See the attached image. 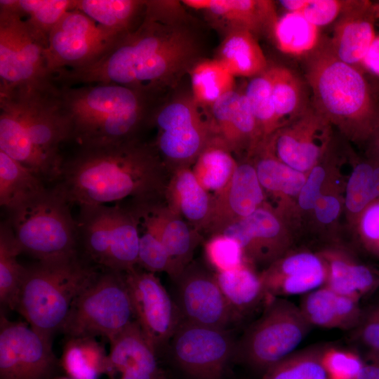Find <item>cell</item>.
Returning <instances> with one entry per match:
<instances>
[{"label": "cell", "instance_id": "obj_1", "mask_svg": "<svg viewBox=\"0 0 379 379\" xmlns=\"http://www.w3.org/2000/svg\"><path fill=\"white\" fill-rule=\"evenodd\" d=\"M194 44L183 31L145 16L138 28L117 41L93 64L58 72L63 86L115 84L149 93L183 69L194 53Z\"/></svg>", "mask_w": 379, "mask_h": 379}, {"label": "cell", "instance_id": "obj_2", "mask_svg": "<svg viewBox=\"0 0 379 379\" xmlns=\"http://www.w3.org/2000/svg\"><path fill=\"white\" fill-rule=\"evenodd\" d=\"M69 139L72 126L56 86L0 94V150L43 181L59 180L60 146Z\"/></svg>", "mask_w": 379, "mask_h": 379}, {"label": "cell", "instance_id": "obj_3", "mask_svg": "<svg viewBox=\"0 0 379 379\" xmlns=\"http://www.w3.org/2000/svg\"><path fill=\"white\" fill-rule=\"evenodd\" d=\"M156 182V162L151 152L133 140L81 147L64 161L55 185L67 201L81 206L105 205L128 196L141 197Z\"/></svg>", "mask_w": 379, "mask_h": 379}, {"label": "cell", "instance_id": "obj_4", "mask_svg": "<svg viewBox=\"0 0 379 379\" xmlns=\"http://www.w3.org/2000/svg\"><path fill=\"white\" fill-rule=\"evenodd\" d=\"M60 97L81 147L133 140L145 117L149 92L115 84L62 86Z\"/></svg>", "mask_w": 379, "mask_h": 379}, {"label": "cell", "instance_id": "obj_5", "mask_svg": "<svg viewBox=\"0 0 379 379\" xmlns=\"http://www.w3.org/2000/svg\"><path fill=\"white\" fill-rule=\"evenodd\" d=\"M306 78L314 109L346 138L361 141L379 129L364 77L356 67L334 56L328 46L312 53Z\"/></svg>", "mask_w": 379, "mask_h": 379}, {"label": "cell", "instance_id": "obj_6", "mask_svg": "<svg viewBox=\"0 0 379 379\" xmlns=\"http://www.w3.org/2000/svg\"><path fill=\"white\" fill-rule=\"evenodd\" d=\"M97 267L79 254L38 261L26 267L15 310L33 330L52 340L62 330L76 297L98 272Z\"/></svg>", "mask_w": 379, "mask_h": 379}, {"label": "cell", "instance_id": "obj_7", "mask_svg": "<svg viewBox=\"0 0 379 379\" xmlns=\"http://www.w3.org/2000/svg\"><path fill=\"white\" fill-rule=\"evenodd\" d=\"M55 186L9 211L8 223L22 248L38 261L79 254L77 221Z\"/></svg>", "mask_w": 379, "mask_h": 379}, {"label": "cell", "instance_id": "obj_8", "mask_svg": "<svg viewBox=\"0 0 379 379\" xmlns=\"http://www.w3.org/2000/svg\"><path fill=\"white\" fill-rule=\"evenodd\" d=\"M133 321L124 273L103 269L76 297L61 331L67 337L102 336L109 342Z\"/></svg>", "mask_w": 379, "mask_h": 379}, {"label": "cell", "instance_id": "obj_9", "mask_svg": "<svg viewBox=\"0 0 379 379\" xmlns=\"http://www.w3.org/2000/svg\"><path fill=\"white\" fill-rule=\"evenodd\" d=\"M76 220L78 248L90 263L126 272L138 263L140 236L132 216L117 206H81Z\"/></svg>", "mask_w": 379, "mask_h": 379}, {"label": "cell", "instance_id": "obj_10", "mask_svg": "<svg viewBox=\"0 0 379 379\" xmlns=\"http://www.w3.org/2000/svg\"><path fill=\"white\" fill-rule=\"evenodd\" d=\"M312 327L298 306L274 298L236 342L234 360L263 373L295 352Z\"/></svg>", "mask_w": 379, "mask_h": 379}, {"label": "cell", "instance_id": "obj_11", "mask_svg": "<svg viewBox=\"0 0 379 379\" xmlns=\"http://www.w3.org/2000/svg\"><path fill=\"white\" fill-rule=\"evenodd\" d=\"M46 48L18 13L0 8V94L55 86Z\"/></svg>", "mask_w": 379, "mask_h": 379}, {"label": "cell", "instance_id": "obj_12", "mask_svg": "<svg viewBox=\"0 0 379 379\" xmlns=\"http://www.w3.org/2000/svg\"><path fill=\"white\" fill-rule=\"evenodd\" d=\"M123 37L77 9L69 11L49 34L45 50L48 71L54 78L60 71L88 66Z\"/></svg>", "mask_w": 379, "mask_h": 379}, {"label": "cell", "instance_id": "obj_13", "mask_svg": "<svg viewBox=\"0 0 379 379\" xmlns=\"http://www.w3.org/2000/svg\"><path fill=\"white\" fill-rule=\"evenodd\" d=\"M168 344L174 364L187 379H222L236 341L228 328L181 321Z\"/></svg>", "mask_w": 379, "mask_h": 379}, {"label": "cell", "instance_id": "obj_14", "mask_svg": "<svg viewBox=\"0 0 379 379\" xmlns=\"http://www.w3.org/2000/svg\"><path fill=\"white\" fill-rule=\"evenodd\" d=\"M58 365L52 340L1 312L0 379H51Z\"/></svg>", "mask_w": 379, "mask_h": 379}, {"label": "cell", "instance_id": "obj_15", "mask_svg": "<svg viewBox=\"0 0 379 379\" xmlns=\"http://www.w3.org/2000/svg\"><path fill=\"white\" fill-rule=\"evenodd\" d=\"M135 320L157 354L169 343L181 318L175 304L157 277L135 268L124 272Z\"/></svg>", "mask_w": 379, "mask_h": 379}, {"label": "cell", "instance_id": "obj_16", "mask_svg": "<svg viewBox=\"0 0 379 379\" xmlns=\"http://www.w3.org/2000/svg\"><path fill=\"white\" fill-rule=\"evenodd\" d=\"M333 126L315 109H306L299 117L270 138L268 151L279 161L307 173L331 147Z\"/></svg>", "mask_w": 379, "mask_h": 379}, {"label": "cell", "instance_id": "obj_17", "mask_svg": "<svg viewBox=\"0 0 379 379\" xmlns=\"http://www.w3.org/2000/svg\"><path fill=\"white\" fill-rule=\"evenodd\" d=\"M176 280L175 302L181 321L220 328L236 322L215 276L192 269L184 270Z\"/></svg>", "mask_w": 379, "mask_h": 379}, {"label": "cell", "instance_id": "obj_18", "mask_svg": "<svg viewBox=\"0 0 379 379\" xmlns=\"http://www.w3.org/2000/svg\"><path fill=\"white\" fill-rule=\"evenodd\" d=\"M222 235L237 241L247 260L270 264L290 251L293 239L281 218L263 207L230 225Z\"/></svg>", "mask_w": 379, "mask_h": 379}, {"label": "cell", "instance_id": "obj_19", "mask_svg": "<svg viewBox=\"0 0 379 379\" xmlns=\"http://www.w3.org/2000/svg\"><path fill=\"white\" fill-rule=\"evenodd\" d=\"M326 277V266L320 254L306 251H288L260 274L269 300L305 295L324 286Z\"/></svg>", "mask_w": 379, "mask_h": 379}, {"label": "cell", "instance_id": "obj_20", "mask_svg": "<svg viewBox=\"0 0 379 379\" xmlns=\"http://www.w3.org/2000/svg\"><path fill=\"white\" fill-rule=\"evenodd\" d=\"M109 344L105 373L109 379H168L135 320Z\"/></svg>", "mask_w": 379, "mask_h": 379}, {"label": "cell", "instance_id": "obj_21", "mask_svg": "<svg viewBox=\"0 0 379 379\" xmlns=\"http://www.w3.org/2000/svg\"><path fill=\"white\" fill-rule=\"evenodd\" d=\"M188 7L203 11L228 26L254 35L272 32L278 19L273 1L268 0H184Z\"/></svg>", "mask_w": 379, "mask_h": 379}, {"label": "cell", "instance_id": "obj_22", "mask_svg": "<svg viewBox=\"0 0 379 379\" xmlns=\"http://www.w3.org/2000/svg\"><path fill=\"white\" fill-rule=\"evenodd\" d=\"M373 15L370 4L359 1L339 18L328 46L334 56L352 66L361 64L375 38Z\"/></svg>", "mask_w": 379, "mask_h": 379}, {"label": "cell", "instance_id": "obj_23", "mask_svg": "<svg viewBox=\"0 0 379 379\" xmlns=\"http://www.w3.org/2000/svg\"><path fill=\"white\" fill-rule=\"evenodd\" d=\"M298 307L312 326L326 328H355L363 316L359 299L324 286L305 294Z\"/></svg>", "mask_w": 379, "mask_h": 379}, {"label": "cell", "instance_id": "obj_24", "mask_svg": "<svg viewBox=\"0 0 379 379\" xmlns=\"http://www.w3.org/2000/svg\"><path fill=\"white\" fill-rule=\"evenodd\" d=\"M319 253L327 270L324 286L359 300L376 286L379 279L373 270L359 262L345 250L329 248Z\"/></svg>", "mask_w": 379, "mask_h": 379}, {"label": "cell", "instance_id": "obj_25", "mask_svg": "<svg viewBox=\"0 0 379 379\" xmlns=\"http://www.w3.org/2000/svg\"><path fill=\"white\" fill-rule=\"evenodd\" d=\"M215 277L236 322L252 313L261 302L267 303L270 300L260 274L247 262L230 270L217 272Z\"/></svg>", "mask_w": 379, "mask_h": 379}, {"label": "cell", "instance_id": "obj_26", "mask_svg": "<svg viewBox=\"0 0 379 379\" xmlns=\"http://www.w3.org/2000/svg\"><path fill=\"white\" fill-rule=\"evenodd\" d=\"M215 59L234 77L253 78L269 67L255 35L243 29L228 30Z\"/></svg>", "mask_w": 379, "mask_h": 379}, {"label": "cell", "instance_id": "obj_27", "mask_svg": "<svg viewBox=\"0 0 379 379\" xmlns=\"http://www.w3.org/2000/svg\"><path fill=\"white\" fill-rule=\"evenodd\" d=\"M204 140V126L199 107L187 109L159 131L157 145L166 157L186 159L198 152Z\"/></svg>", "mask_w": 379, "mask_h": 379}, {"label": "cell", "instance_id": "obj_28", "mask_svg": "<svg viewBox=\"0 0 379 379\" xmlns=\"http://www.w3.org/2000/svg\"><path fill=\"white\" fill-rule=\"evenodd\" d=\"M147 1L75 0L74 8L99 25L124 36L137 29L140 15H145Z\"/></svg>", "mask_w": 379, "mask_h": 379}, {"label": "cell", "instance_id": "obj_29", "mask_svg": "<svg viewBox=\"0 0 379 379\" xmlns=\"http://www.w3.org/2000/svg\"><path fill=\"white\" fill-rule=\"evenodd\" d=\"M255 167L262 188L279 199L286 214L291 217L296 215L297 199L307 174L289 167L269 152Z\"/></svg>", "mask_w": 379, "mask_h": 379}, {"label": "cell", "instance_id": "obj_30", "mask_svg": "<svg viewBox=\"0 0 379 379\" xmlns=\"http://www.w3.org/2000/svg\"><path fill=\"white\" fill-rule=\"evenodd\" d=\"M107 357L95 337H67L60 364L72 379H99L106 373Z\"/></svg>", "mask_w": 379, "mask_h": 379}, {"label": "cell", "instance_id": "obj_31", "mask_svg": "<svg viewBox=\"0 0 379 379\" xmlns=\"http://www.w3.org/2000/svg\"><path fill=\"white\" fill-rule=\"evenodd\" d=\"M47 188L30 168L0 150V204L8 211Z\"/></svg>", "mask_w": 379, "mask_h": 379}, {"label": "cell", "instance_id": "obj_32", "mask_svg": "<svg viewBox=\"0 0 379 379\" xmlns=\"http://www.w3.org/2000/svg\"><path fill=\"white\" fill-rule=\"evenodd\" d=\"M75 0H1L0 8L18 13L29 29L46 45L48 36L63 15L74 8Z\"/></svg>", "mask_w": 379, "mask_h": 379}, {"label": "cell", "instance_id": "obj_33", "mask_svg": "<svg viewBox=\"0 0 379 379\" xmlns=\"http://www.w3.org/2000/svg\"><path fill=\"white\" fill-rule=\"evenodd\" d=\"M271 35L281 52L301 56L312 53L318 48L319 27L308 22L300 13L287 12L278 18Z\"/></svg>", "mask_w": 379, "mask_h": 379}, {"label": "cell", "instance_id": "obj_34", "mask_svg": "<svg viewBox=\"0 0 379 379\" xmlns=\"http://www.w3.org/2000/svg\"><path fill=\"white\" fill-rule=\"evenodd\" d=\"M22 248L8 222L0 227V302L10 310L16 309L26 267L18 261Z\"/></svg>", "mask_w": 379, "mask_h": 379}, {"label": "cell", "instance_id": "obj_35", "mask_svg": "<svg viewBox=\"0 0 379 379\" xmlns=\"http://www.w3.org/2000/svg\"><path fill=\"white\" fill-rule=\"evenodd\" d=\"M193 99L198 105L212 106L234 90V77L216 59L198 62L191 72Z\"/></svg>", "mask_w": 379, "mask_h": 379}, {"label": "cell", "instance_id": "obj_36", "mask_svg": "<svg viewBox=\"0 0 379 379\" xmlns=\"http://www.w3.org/2000/svg\"><path fill=\"white\" fill-rule=\"evenodd\" d=\"M326 345L295 351L268 368L261 379H327L323 362Z\"/></svg>", "mask_w": 379, "mask_h": 379}, {"label": "cell", "instance_id": "obj_37", "mask_svg": "<svg viewBox=\"0 0 379 379\" xmlns=\"http://www.w3.org/2000/svg\"><path fill=\"white\" fill-rule=\"evenodd\" d=\"M352 168L345 184L344 207L353 223L360 213L378 199L374 173V161L357 160Z\"/></svg>", "mask_w": 379, "mask_h": 379}, {"label": "cell", "instance_id": "obj_38", "mask_svg": "<svg viewBox=\"0 0 379 379\" xmlns=\"http://www.w3.org/2000/svg\"><path fill=\"white\" fill-rule=\"evenodd\" d=\"M269 69L274 108L281 128L306 109H302V86L291 69L283 66H272Z\"/></svg>", "mask_w": 379, "mask_h": 379}, {"label": "cell", "instance_id": "obj_39", "mask_svg": "<svg viewBox=\"0 0 379 379\" xmlns=\"http://www.w3.org/2000/svg\"><path fill=\"white\" fill-rule=\"evenodd\" d=\"M264 201L263 188L255 167L249 164L237 166L230 179L229 203L240 218L260 208Z\"/></svg>", "mask_w": 379, "mask_h": 379}, {"label": "cell", "instance_id": "obj_40", "mask_svg": "<svg viewBox=\"0 0 379 379\" xmlns=\"http://www.w3.org/2000/svg\"><path fill=\"white\" fill-rule=\"evenodd\" d=\"M269 67L251 78L244 91L263 138H270L281 128L273 101Z\"/></svg>", "mask_w": 379, "mask_h": 379}, {"label": "cell", "instance_id": "obj_41", "mask_svg": "<svg viewBox=\"0 0 379 379\" xmlns=\"http://www.w3.org/2000/svg\"><path fill=\"white\" fill-rule=\"evenodd\" d=\"M153 228L170 255L173 277L177 279L184 271L186 260L193 247L192 239L187 225L180 220H173L161 225L157 220H151Z\"/></svg>", "mask_w": 379, "mask_h": 379}, {"label": "cell", "instance_id": "obj_42", "mask_svg": "<svg viewBox=\"0 0 379 379\" xmlns=\"http://www.w3.org/2000/svg\"><path fill=\"white\" fill-rule=\"evenodd\" d=\"M328 151L307 173L306 181L297 199V213L312 212L319 195L326 189L342 180L339 179V170L337 169L338 165L328 159Z\"/></svg>", "mask_w": 379, "mask_h": 379}, {"label": "cell", "instance_id": "obj_43", "mask_svg": "<svg viewBox=\"0 0 379 379\" xmlns=\"http://www.w3.org/2000/svg\"><path fill=\"white\" fill-rule=\"evenodd\" d=\"M235 167L233 159L224 150H207L199 159L200 178L198 180H201L204 188L218 190L231 179Z\"/></svg>", "mask_w": 379, "mask_h": 379}, {"label": "cell", "instance_id": "obj_44", "mask_svg": "<svg viewBox=\"0 0 379 379\" xmlns=\"http://www.w3.org/2000/svg\"><path fill=\"white\" fill-rule=\"evenodd\" d=\"M180 208L189 219L199 220L208 211V199L204 187L198 178L190 171L180 174L176 182Z\"/></svg>", "mask_w": 379, "mask_h": 379}, {"label": "cell", "instance_id": "obj_45", "mask_svg": "<svg viewBox=\"0 0 379 379\" xmlns=\"http://www.w3.org/2000/svg\"><path fill=\"white\" fill-rule=\"evenodd\" d=\"M140 237L138 263L149 272L166 271L173 277L172 260L157 235L151 220Z\"/></svg>", "mask_w": 379, "mask_h": 379}, {"label": "cell", "instance_id": "obj_46", "mask_svg": "<svg viewBox=\"0 0 379 379\" xmlns=\"http://www.w3.org/2000/svg\"><path fill=\"white\" fill-rule=\"evenodd\" d=\"M206 253L217 272L239 267L248 260L240 245L224 235L212 239L206 245Z\"/></svg>", "mask_w": 379, "mask_h": 379}, {"label": "cell", "instance_id": "obj_47", "mask_svg": "<svg viewBox=\"0 0 379 379\" xmlns=\"http://www.w3.org/2000/svg\"><path fill=\"white\" fill-rule=\"evenodd\" d=\"M358 3L359 1L349 0H308L300 13L308 22L320 28L340 18Z\"/></svg>", "mask_w": 379, "mask_h": 379}, {"label": "cell", "instance_id": "obj_48", "mask_svg": "<svg viewBox=\"0 0 379 379\" xmlns=\"http://www.w3.org/2000/svg\"><path fill=\"white\" fill-rule=\"evenodd\" d=\"M323 362L328 374L334 379H357L364 364L355 354L327 346L324 352Z\"/></svg>", "mask_w": 379, "mask_h": 379}, {"label": "cell", "instance_id": "obj_49", "mask_svg": "<svg viewBox=\"0 0 379 379\" xmlns=\"http://www.w3.org/2000/svg\"><path fill=\"white\" fill-rule=\"evenodd\" d=\"M224 134L233 140L247 139L253 141L259 135H262L244 92L241 94L232 119Z\"/></svg>", "mask_w": 379, "mask_h": 379}, {"label": "cell", "instance_id": "obj_50", "mask_svg": "<svg viewBox=\"0 0 379 379\" xmlns=\"http://www.w3.org/2000/svg\"><path fill=\"white\" fill-rule=\"evenodd\" d=\"M354 224L364 248L369 253L379 258V199L368 205Z\"/></svg>", "mask_w": 379, "mask_h": 379}, {"label": "cell", "instance_id": "obj_51", "mask_svg": "<svg viewBox=\"0 0 379 379\" xmlns=\"http://www.w3.org/2000/svg\"><path fill=\"white\" fill-rule=\"evenodd\" d=\"M345 185H333L323 191L314 201L312 213L321 225H331L336 221L344 206Z\"/></svg>", "mask_w": 379, "mask_h": 379}, {"label": "cell", "instance_id": "obj_52", "mask_svg": "<svg viewBox=\"0 0 379 379\" xmlns=\"http://www.w3.org/2000/svg\"><path fill=\"white\" fill-rule=\"evenodd\" d=\"M357 327H359V336L370 349V353L379 354V307L363 315Z\"/></svg>", "mask_w": 379, "mask_h": 379}, {"label": "cell", "instance_id": "obj_53", "mask_svg": "<svg viewBox=\"0 0 379 379\" xmlns=\"http://www.w3.org/2000/svg\"><path fill=\"white\" fill-rule=\"evenodd\" d=\"M241 93L235 90L230 91L211 106L215 120L223 133L229 126Z\"/></svg>", "mask_w": 379, "mask_h": 379}, {"label": "cell", "instance_id": "obj_54", "mask_svg": "<svg viewBox=\"0 0 379 379\" xmlns=\"http://www.w3.org/2000/svg\"><path fill=\"white\" fill-rule=\"evenodd\" d=\"M361 64L371 72L379 76V36H375Z\"/></svg>", "mask_w": 379, "mask_h": 379}, {"label": "cell", "instance_id": "obj_55", "mask_svg": "<svg viewBox=\"0 0 379 379\" xmlns=\"http://www.w3.org/2000/svg\"><path fill=\"white\" fill-rule=\"evenodd\" d=\"M357 379H379V354L370 353L368 361L363 364Z\"/></svg>", "mask_w": 379, "mask_h": 379}, {"label": "cell", "instance_id": "obj_56", "mask_svg": "<svg viewBox=\"0 0 379 379\" xmlns=\"http://www.w3.org/2000/svg\"><path fill=\"white\" fill-rule=\"evenodd\" d=\"M308 0H281L279 4L287 12L300 13L306 6Z\"/></svg>", "mask_w": 379, "mask_h": 379}, {"label": "cell", "instance_id": "obj_57", "mask_svg": "<svg viewBox=\"0 0 379 379\" xmlns=\"http://www.w3.org/2000/svg\"><path fill=\"white\" fill-rule=\"evenodd\" d=\"M51 379H72L68 376H62V377H53Z\"/></svg>", "mask_w": 379, "mask_h": 379}, {"label": "cell", "instance_id": "obj_58", "mask_svg": "<svg viewBox=\"0 0 379 379\" xmlns=\"http://www.w3.org/2000/svg\"><path fill=\"white\" fill-rule=\"evenodd\" d=\"M378 142V150H379V135H378V142ZM374 159H377V160L379 161V156H378L377 158H374Z\"/></svg>", "mask_w": 379, "mask_h": 379}]
</instances>
